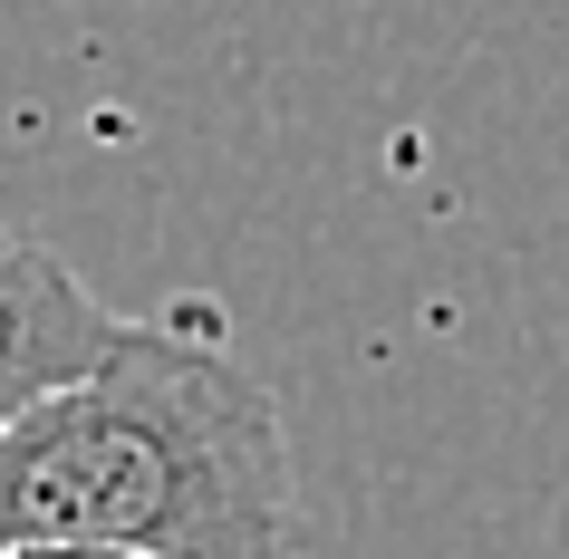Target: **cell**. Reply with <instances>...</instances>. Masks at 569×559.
Returning a JSON list of instances; mask_svg holds the SVG:
<instances>
[{"instance_id":"1","label":"cell","mask_w":569,"mask_h":559,"mask_svg":"<svg viewBox=\"0 0 569 559\" xmlns=\"http://www.w3.org/2000/svg\"><path fill=\"white\" fill-rule=\"evenodd\" d=\"M0 550L290 559L300 472L280 396L203 299L126 319L117 348L0 435Z\"/></svg>"},{"instance_id":"2","label":"cell","mask_w":569,"mask_h":559,"mask_svg":"<svg viewBox=\"0 0 569 559\" xmlns=\"http://www.w3.org/2000/svg\"><path fill=\"white\" fill-rule=\"evenodd\" d=\"M117 328L126 319L49 251V241H30L0 212V435H10L39 396H59L68 377H88L97 357L117 348Z\"/></svg>"},{"instance_id":"3","label":"cell","mask_w":569,"mask_h":559,"mask_svg":"<svg viewBox=\"0 0 569 559\" xmlns=\"http://www.w3.org/2000/svg\"><path fill=\"white\" fill-rule=\"evenodd\" d=\"M0 559H136V550H0Z\"/></svg>"}]
</instances>
